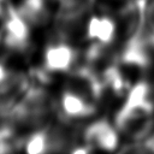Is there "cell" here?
I'll return each instance as SVG.
<instances>
[{"mask_svg":"<svg viewBox=\"0 0 154 154\" xmlns=\"http://www.w3.org/2000/svg\"><path fill=\"white\" fill-rule=\"evenodd\" d=\"M113 123L122 137L132 143L147 137L154 130V91L143 79L132 83L118 107Z\"/></svg>","mask_w":154,"mask_h":154,"instance_id":"cell-1","label":"cell"},{"mask_svg":"<svg viewBox=\"0 0 154 154\" xmlns=\"http://www.w3.org/2000/svg\"><path fill=\"white\" fill-rule=\"evenodd\" d=\"M78 79L81 84L65 87L54 102V109L60 119L66 123L83 122L95 117L97 113L99 100L91 85L81 78Z\"/></svg>","mask_w":154,"mask_h":154,"instance_id":"cell-2","label":"cell"},{"mask_svg":"<svg viewBox=\"0 0 154 154\" xmlns=\"http://www.w3.org/2000/svg\"><path fill=\"white\" fill-rule=\"evenodd\" d=\"M119 37L118 18L105 12L91 13L84 25V40L87 41L84 58L89 64L97 61Z\"/></svg>","mask_w":154,"mask_h":154,"instance_id":"cell-3","label":"cell"},{"mask_svg":"<svg viewBox=\"0 0 154 154\" xmlns=\"http://www.w3.org/2000/svg\"><path fill=\"white\" fill-rule=\"evenodd\" d=\"M79 52L65 38H55L48 42L41 53V71L42 76H57L73 71L77 67Z\"/></svg>","mask_w":154,"mask_h":154,"instance_id":"cell-4","label":"cell"},{"mask_svg":"<svg viewBox=\"0 0 154 154\" xmlns=\"http://www.w3.org/2000/svg\"><path fill=\"white\" fill-rule=\"evenodd\" d=\"M117 58V63L125 71L143 72L152 67L154 53L146 42L142 32H138L123 40Z\"/></svg>","mask_w":154,"mask_h":154,"instance_id":"cell-5","label":"cell"},{"mask_svg":"<svg viewBox=\"0 0 154 154\" xmlns=\"http://www.w3.org/2000/svg\"><path fill=\"white\" fill-rule=\"evenodd\" d=\"M32 26L17 11L14 4L0 22V42L12 52H24L31 43Z\"/></svg>","mask_w":154,"mask_h":154,"instance_id":"cell-6","label":"cell"},{"mask_svg":"<svg viewBox=\"0 0 154 154\" xmlns=\"http://www.w3.org/2000/svg\"><path fill=\"white\" fill-rule=\"evenodd\" d=\"M122 135L113 122L94 119L83 130L82 144L88 152H114L120 144Z\"/></svg>","mask_w":154,"mask_h":154,"instance_id":"cell-7","label":"cell"},{"mask_svg":"<svg viewBox=\"0 0 154 154\" xmlns=\"http://www.w3.org/2000/svg\"><path fill=\"white\" fill-rule=\"evenodd\" d=\"M53 0H19L14 4L17 11L32 26H42L52 18Z\"/></svg>","mask_w":154,"mask_h":154,"instance_id":"cell-8","label":"cell"},{"mask_svg":"<svg viewBox=\"0 0 154 154\" xmlns=\"http://www.w3.org/2000/svg\"><path fill=\"white\" fill-rule=\"evenodd\" d=\"M59 141L54 132H51L47 128H37L34 129L24 140L20 142V149L31 153H48L52 150H55V147H58Z\"/></svg>","mask_w":154,"mask_h":154,"instance_id":"cell-9","label":"cell"},{"mask_svg":"<svg viewBox=\"0 0 154 154\" xmlns=\"http://www.w3.org/2000/svg\"><path fill=\"white\" fill-rule=\"evenodd\" d=\"M142 35L154 53V0H147L143 13Z\"/></svg>","mask_w":154,"mask_h":154,"instance_id":"cell-10","label":"cell"},{"mask_svg":"<svg viewBox=\"0 0 154 154\" xmlns=\"http://www.w3.org/2000/svg\"><path fill=\"white\" fill-rule=\"evenodd\" d=\"M12 6H13V2H11V0H0V22L8 13Z\"/></svg>","mask_w":154,"mask_h":154,"instance_id":"cell-11","label":"cell"},{"mask_svg":"<svg viewBox=\"0 0 154 154\" xmlns=\"http://www.w3.org/2000/svg\"><path fill=\"white\" fill-rule=\"evenodd\" d=\"M65 1H67V0H53V2H54V4H57V5H60V4L65 2Z\"/></svg>","mask_w":154,"mask_h":154,"instance_id":"cell-12","label":"cell"}]
</instances>
